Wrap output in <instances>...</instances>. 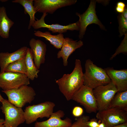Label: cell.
Returning a JSON list of instances; mask_svg holds the SVG:
<instances>
[{
	"mask_svg": "<svg viewBox=\"0 0 127 127\" xmlns=\"http://www.w3.org/2000/svg\"><path fill=\"white\" fill-rule=\"evenodd\" d=\"M83 112V109L79 106L75 107L72 111V114L73 116L77 118L82 116Z\"/></svg>",
	"mask_w": 127,
	"mask_h": 127,
	"instance_id": "4316f807",
	"label": "cell"
},
{
	"mask_svg": "<svg viewBox=\"0 0 127 127\" xmlns=\"http://www.w3.org/2000/svg\"><path fill=\"white\" fill-rule=\"evenodd\" d=\"M55 106L53 102L46 101L26 107L24 111L25 122L27 124H30L39 118H49Z\"/></svg>",
	"mask_w": 127,
	"mask_h": 127,
	"instance_id": "277c9868",
	"label": "cell"
},
{
	"mask_svg": "<svg viewBox=\"0 0 127 127\" xmlns=\"http://www.w3.org/2000/svg\"><path fill=\"white\" fill-rule=\"evenodd\" d=\"M89 119L88 116L82 115L78 118L69 127H88L87 125V123Z\"/></svg>",
	"mask_w": 127,
	"mask_h": 127,
	"instance_id": "d4e9b609",
	"label": "cell"
},
{
	"mask_svg": "<svg viewBox=\"0 0 127 127\" xmlns=\"http://www.w3.org/2000/svg\"><path fill=\"white\" fill-rule=\"evenodd\" d=\"M33 0H15L12 1L13 3H18L24 8L25 14H28L30 16V19L28 27V29H30L34 23L35 14L37 12L33 5Z\"/></svg>",
	"mask_w": 127,
	"mask_h": 127,
	"instance_id": "44dd1931",
	"label": "cell"
},
{
	"mask_svg": "<svg viewBox=\"0 0 127 127\" xmlns=\"http://www.w3.org/2000/svg\"><path fill=\"white\" fill-rule=\"evenodd\" d=\"M111 108L127 111V90L118 91L116 93L108 108Z\"/></svg>",
	"mask_w": 127,
	"mask_h": 127,
	"instance_id": "7402d4cb",
	"label": "cell"
},
{
	"mask_svg": "<svg viewBox=\"0 0 127 127\" xmlns=\"http://www.w3.org/2000/svg\"><path fill=\"white\" fill-rule=\"evenodd\" d=\"M2 91L6 95L9 102L16 107L21 108L26 104L31 103L36 95L33 88L28 85Z\"/></svg>",
	"mask_w": 127,
	"mask_h": 127,
	"instance_id": "3957f363",
	"label": "cell"
},
{
	"mask_svg": "<svg viewBox=\"0 0 127 127\" xmlns=\"http://www.w3.org/2000/svg\"><path fill=\"white\" fill-rule=\"evenodd\" d=\"M25 60L27 69L26 75L30 80H33L35 78H38V74L40 70L36 68L34 64L30 48H28Z\"/></svg>",
	"mask_w": 127,
	"mask_h": 127,
	"instance_id": "ffe728a7",
	"label": "cell"
},
{
	"mask_svg": "<svg viewBox=\"0 0 127 127\" xmlns=\"http://www.w3.org/2000/svg\"><path fill=\"white\" fill-rule=\"evenodd\" d=\"M111 81L115 84L118 91L127 90V69H114L107 67L104 69Z\"/></svg>",
	"mask_w": 127,
	"mask_h": 127,
	"instance_id": "9a60e30c",
	"label": "cell"
},
{
	"mask_svg": "<svg viewBox=\"0 0 127 127\" xmlns=\"http://www.w3.org/2000/svg\"><path fill=\"white\" fill-rule=\"evenodd\" d=\"M85 66L83 85L93 89L111 81L105 70L94 64L91 60H86Z\"/></svg>",
	"mask_w": 127,
	"mask_h": 127,
	"instance_id": "7a4b0ae2",
	"label": "cell"
},
{
	"mask_svg": "<svg viewBox=\"0 0 127 127\" xmlns=\"http://www.w3.org/2000/svg\"><path fill=\"white\" fill-rule=\"evenodd\" d=\"M76 0H35L33 5L37 12L53 14L61 8L75 4Z\"/></svg>",
	"mask_w": 127,
	"mask_h": 127,
	"instance_id": "8fae6325",
	"label": "cell"
},
{
	"mask_svg": "<svg viewBox=\"0 0 127 127\" xmlns=\"http://www.w3.org/2000/svg\"><path fill=\"white\" fill-rule=\"evenodd\" d=\"M96 1L91 0L88 7L82 14L76 12V15L79 18V38L82 39L85 34L87 27L89 25L95 24L98 25L102 29L105 28L98 19L95 10Z\"/></svg>",
	"mask_w": 127,
	"mask_h": 127,
	"instance_id": "30bf717a",
	"label": "cell"
},
{
	"mask_svg": "<svg viewBox=\"0 0 127 127\" xmlns=\"http://www.w3.org/2000/svg\"><path fill=\"white\" fill-rule=\"evenodd\" d=\"M30 83V79L25 74L5 72L0 73V86L3 90L17 89Z\"/></svg>",
	"mask_w": 127,
	"mask_h": 127,
	"instance_id": "ba28073f",
	"label": "cell"
},
{
	"mask_svg": "<svg viewBox=\"0 0 127 127\" xmlns=\"http://www.w3.org/2000/svg\"><path fill=\"white\" fill-rule=\"evenodd\" d=\"M98 119L95 118L91 119L87 123V125L88 127H98L101 121L100 120L98 121Z\"/></svg>",
	"mask_w": 127,
	"mask_h": 127,
	"instance_id": "83f0119b",
	"label": "cell"
},
{
	"mask_svg": "<svg viewBox=\"0 0 127 127\" xmlns=\"http://www.w3.org/2000/svg\"><path fill=\"white\" fill-rule=\"evenodd\" d=\"M34 34L36 36L45 38L46 40L49 41L54 47L58 49L61 48L65 38L63 34L52 35L48 31L43 32L40 31H37L34 33Z\"/></svg>",
	"mask_w": 127,
	"mask_h": 127,
	"instance_id": "d6986e66",
	"label": "cell"
},
{
	"mask_svg": "<svg viewBox=\"0 0 127 127\" xmlns=\"http://www.w3.org/2000/svg\"><path fill=\"white\" fill-rule=\"evenodd\" d=\"M29 45L34 64L39 69L41 65L45 62L46 45L41 40L32 38L29 41Z\"/></svg>",
	"mask_w": 127,
	"mask_h": 127,
	"instance_id": "5bb4252c",
	"label": "cell"
},
{
	"mask_svg": "<svg viewBox=\"0 0 127 127\" xmlns=\"http://www.w3.org/2000/svg\"><path fill=\"white\" fill-rule=\"evenodd\" d=\"M125 37L122 41L120 46L118 48L115 53L110 58V59L111 60L116 55L121 53H127V34L125 35Z\"/></svg>",
	"mask_w": 127,
	"mask_h": 127,
	"instance_id": "484cf974",
	"label": "cell"
},
{
	"mask_svg": "<svg viewBox=\"0 0 127 127\" xmlns=\"http://www.w3.org/2000/svg\"><path fill=\"white\" fill-rule=\"evenodd\" d=\"M28 48L23 46L12 53H0V73L5 72L10 64L25 56Z\"/></svg>",
	"mask_w": 127,
	"mask_h": 127,
	"instance_id": "e0dca14e",
	"label": "cell"
},
{
	"mask_svg": "<svg viewBox=\"0 0 127 127\" xmlns=\"http://www.w3.org/2000/svg\"><path fill=\"white\" fill-rule=\"evenodd\" d=\"M4 99L3 98V97L1 96V95L0 93V102L1 103L2 101Z\"/></svg>",
	"mask_w": 127,
	"mask_h": 127,
	"instance_id": "836d02e7",
	"label": "cell"
},
{
	"mask_svg": "<svg viewBox=\"0 0 127 127\" xmlns=\"http://www.w3.org/2000/svg\"><path fill=\"white\" fill-rule=\"evenodd\" d=\"M47 14L48 13H43L40 19L35 20L32 27L35 29L41 28H46L53 33L58 32L59 34L66 32L68 30H79V21L66 25H62L57 24L50 25L47 24L45 23L44 21L45 18Z\"/></svg>",
	"mask_w": 127,
	"mask_h": 127,
	"instance_id": "7c38bea8",
	"label": "cell"
},
{
	"mask_svg": "<svg viewBox=\"0 0 127 127\" xmlns=\"http://www.w3.org/2000/svg\"><path fill=\"white\" fill-rule=\"evenodd\" d=\"M5 72L18 73L26 75L27 69L25 57L10 64L6 67Z\"/></svg>",
	"mask_w": 127,
	"mask_h": 127,
	"instance_id": "603a6c76",
	"label": "cell"
},
{
	"mask_svg": "<svg viewBox=\"0 0 127 127\" xmlns=\"http://www.w3.org/2000/svg\"><path fill=\"white\" fill-rule=\"evenodd\" d=\"M96 117L98 119L105 123L107 127H112L127 122V111L109 108L98 111Z\"/></svg>",
	"mask_w": 127,
	"mask_h": 127,
	"instance_id": "52a82bcc",
	"label": "cell"
},
{
	"mask_svg": "<svg viewBox=\"0 0 127 127\" xmlns=\"http://www.w3.org/2000/svg\"><path fill=\"white\" fill-rule=\"evenodd\" d=\"M118 91L115 85L111 81L107 84L93 89L98 111L108 108L114 96Z\"/></svg>",
	"mask_w": 127,
	"mask_h": 127,
	"instance_id": "8992f818",
	"label": "cell"
},
{
	"mask_svg": "<svg viewBox=\"0 0 127 127\" xmlns=\"http://www.w3.org/2000/svg\"><path fill=\"white\" fill-rule=\"evenodd\" d=\"M98 127H107V126L105 123L103 122H101Z\"/></svg>",
	"mask_w": 127,
	"mask_h": 127,
	"instance_id": "d6a6232c",
	"label": "cell"
},
{
	"mask_svg": "<svg viewBox=\"0 0 127 127\" xmlns=\"http://www.w3.org/2000/svg\"><path fill=\"white\" fill-rule=\"evenodd\" d=\"M1 103L0 108L5 115L4 124L6 127H18L25 122L24 111L22 108L15 106L6 99Z\"/></svg>",
	"mask_w": 127,
	"mask_h": 127,
	"instance_id": "5b68a950",
	"label": "cell"
},
{
	"mask_svg": "<svg viewBox=\"0 0 127 127\" xmlns=\"http://www.w3.org/2000/svg\"><path fill=\"white\" fill-rule=\"evenodd\" d=\"M118 17L119 31L120 36L121 37L123 35L127 34V19L124 18L121 14H119Z\"/></svg>",
	"mask_w": 127,
	"mask_h": 127,
	"instance_id": "cb8c5ba5",
	"label": "cell"
},
{
	"mask_svg": "<svg viewBox=\"0 0 127 127\" xmlns=\"http://www.w3.org/2000/svg\"><path fill=\"white\" fill-rule=\"evenodd\" d=\"M1 0H0V1Z\"/></svg>",
	"mask_w": 127,
	"mask_h": 127,
	"instance_id": "e575fe53",
	"label": "cell"
},
{
	"mask_svg": "<svg viewBox=\"0 0 127 127\" xmlns=\"http://www.w3.org/2000/svg\"><path fill=\"white\" fill-rule=\"evenodd\" d=\"M83 45V42L80 40L77 41L69 37H66L64 38L61 50L57 53V58H62L63 65L66 66L68 65L67 60L69 56L76 49Z\"/></svg>",
	"mask_w": 127,
	"mask_h": 127,
	"instance_id": "2e32d148",
	"label": "cell"
},
{
	"mask_svg": "<svg viewBox=\"0 0 127 127\" xmlns=\"http://www.w3.org/2000/svg\"><path fill=\"white\" fill-rule=\"evenodd\" d=\"M84 73L81 62L76 59L75 66L72 72L70 74H64L60 78L56 81L60 92L67 100L72 99L74 94L83 85Z\"/></svg>",
	"mask_w": 127,
	"mask_h": 127,
	"instance_id": "6da1fadb",
	"label": "cell"
},
{
	"mask_svg": "<svg viewBox=\"0 0 127 127\" xmlns=\"http://www.w3.org/2000/svg\"><path fill=\"white\" fill-rule=\"evenodd\" d=\"M123 17L126 19H127V9L125 8L123 12L121 13Z\"/></svg>",
	"mask_w": 127,
	"mask_h": 127,
	"instance_id": "4dcf8cb0",
	"label": "cell"
},
{
	"mask_svg": "<svg viewBox=\"0 0 127 127\" xmlns=\"http://www.w3.org/2000/svg\"><path fill=\"white\" fill-rule=\"evenodd\" d=\"M4 119L0 118V127H6L4 125Z\"/></svg>",
	"mask_w": 127,
	"mask_h": 127,
	"instance_id": "1f68e13d",
	"label": "cell"
},
{
	"mask_svg": "<svg viewBox=\"0 0 127 127\" xmlns=\"http://www.w3.org/2000/svg\"><path fill=\"white\" fill-rule=\"evenodd\" d=\"M71 100L83 106L87 113H95L98 111L93 89L84 85L74 94Z\"/></svg>",
	"mask_w": 127,
	"mask_h": 127,
	"instance_id": "9c48e42d",
	"label": "cell"
},
{
	"mask_svg": "<svg viewBox=\"0 0 127 127\" xmlns=\"http://www.w3.org/2000/svg\"><path fill=\"white\" fill-rule=\"evenodd\" d=\"M112 127H127V122Z\"/></svg>",
	"mask_w": 127,
	"mask_h": 127,
	"instance_id": "f546056e",
	"label": "cell"
},
{
	"mask_svg": "<svg viewBox=\"0 0 127 127\" xmlns=\"http://www.w3.org/2000/svg\"><path fill=\"white\" fill-rule=\"evenodd\" d=\"M125 7V5L124 3L119 2L117 4L115 10L117 12L121 14L124 11Z\"/></svg>",
	"mask_w": 127,
	"mask_h": 127,
	"instance_id": "f1b7e54d",
	"label": "cell"
},
{
	"mask_svg": "<svg viewBox=\"0 0 127 127\" xmlns=\"http://www.w3.org/2000/svg\"><path fill=\"white\" fill-rule=\"evenodd\" d=\"M65 113L62 110L53 112L47 120L42 122H36L35 127H69L72 124L71 120L66 117L64 119Z\"/></svg>",
	"mask_w": 127,
	"mask_h": 127,
	"instance_id": "4fadbf2b",
	"label": "cell"
},
{
	"mask_svg": "<svg viewBox=\"0 0 127 127\" xmlns=\"http://www.w3.org/2000/svg\"><path fill=\"white\" fill-rule=\"evenodd\" d=\"M14 24L8 17L5 8L4 6L0 7V36L4 39L8 38L10 29Z\"/></svg>",
	"mask_w": 127,
	"mask_h": 127,
	"instance_id": "ac0fdd59",
	"label": "cell"
}]
</instances>
